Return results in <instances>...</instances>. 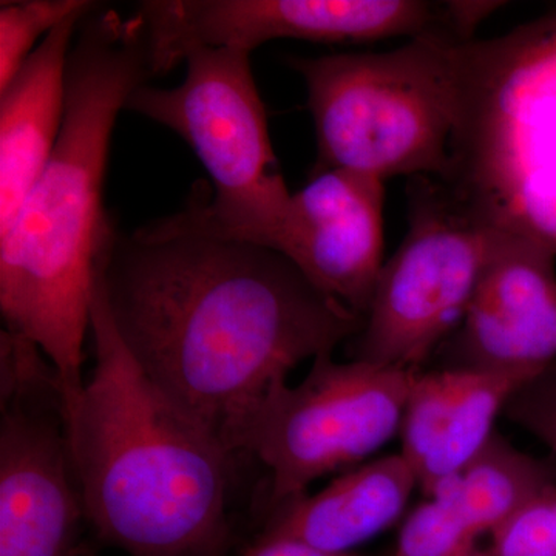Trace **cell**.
Returning <instances> with one entry per match:
<instances>
[{
	"label": "cell",
	"instance_id": "6da1fadb",
	"mask_svg": "<svg viewBox=\"0 0 556 556\" xmlns=\"http://www.w3.org/2000/svg\"><path fill=\"white\" fill-rule=\"evenodd\" d=\"M98 266L139 368L229 455L273 386L365 324L287 255L211 232L186 208L131 233L112 223Z\"/></svg>",
	"mask_w": 556,
	"mask_h": 556
},
{
	"label": "cell",
	"instance_id": "7a4b0ae2",
	"mask_svg": "<svg viewBox=\"0 0 556 556\" xmlns=\"http://www.w3.org/2000/svg\"><path fill=\"white\" fill-rule=\"evenodd\" d=\"M153 78L138 14L98 9L76 33L56 148L0 237V311L60 376L65 413L83 394L94 266L112 219L102 207L110 138L131 93Z\"/></svg>",
	"mask_w": 556,
	"mask_h": 556
},
{
	"label": "cell",
	"instance_id": "3957f363",
	"mask_svg": "<svg viewBox=\"0 0 556 556\" xmlns=\"http://www.w3.org/2000/svg\"><path fill=\"white\" fill-rule=\"evenodd\" d=\"M94 368L67 416L87 518L130 556H223L230 455L150 382L113 324L100 266Z\"/></svg>",
	"mask_w": 556,
	"mask_h": 556
},
{
	"label": "cell",
	"instance_id": "277c9868",
	"mask_svg": "<svg viewBox=\"0 0 556 556\" xmlns=\"http://www.w3.org/2000/svg\"><path fill=\"white\" fill-rule=\"evenodd\" d=\"M484 60L470 39L441 35L380 53L289 58L308 91L316 172L457 179L481 105Z\"/></svg>",
	"mask_w": 556,
	"mask_h": 556
},
{
	"label": "cell",
	"instance_id": "5b68a950",
	"mask_svg": "<svg viewBox=\"0 0 556 556\" xmlns=\"http://www.w3.org/2000/svg\"><path fill=\"white\" fill-rule=\"evenodd\" d=\"M181 62L186 78L179 86L144 84L124 110L175 131L199 156L214 197L192 201L186 211L203 228L276 249L292 193L270 142L251 53L236 47H192Z\"/></svg>",
	"mask_w": 556,
	"mask_h": 556
},
{
	"label": "cell",
	"instance_id": "8992f818",
	"mask_svg": "<svg viewBox=\"0 0 556 556\" xmlns=\"http://www.w3.org/2000/svg\"><path fill=\"white\" fill-rule=\"evenodd\" d=\"M409 229L380 273L357 361L417 369L463 324L504 214L466 186L413 178Z\"/></svg>",
	"mask_w": 556,
	"mask_h": 556
},
{
	"label": "cell",
	"instance_id": "52a82bcc",
	"mask_svg": "<svg viewBox=\"0 0 556 556\" xmlns=\"http://www.w3.org/2000/svg\"><path fill=\"white\" fill-rule=\"evenodd\" d=\"M417 369L314 358L306 378L281 380L248 416L232 452H248L273 475L270 506L305 495L317 479L356 466L401 431Z\"/></svg>",
	"mask_w": 556,
	"mask_h": 556
},
{
	"label": "cell",
	"instance_id": "ba28073f",
	"mask_svg": "<svg viewBox=\"0 0 556 556\" xmlns=\"http://www.w3.org/2000/svg\"><path fill=\"white\" fill-rule=\"evenodd\" d=\"M0 556H91L60 376L30 339L0 331Z\"/></svg>",
	"mask_w": 556,
	"mask_h": 556
},
{
	"label": "cell",
	"instance_id": "9c48e42d",
	"mask_svg": "<svg viewBox=\"0 0 556 556\" xmlns=\"http://www.w3.org/2000/svg\"><path fill=\"white\" fill-rule=\"evenodd\" d=\"M135 13L144 27L153 76L177 67L192 47H236L252 53L276 39H470L481 21L477 3L422 0H149Z\"/></svg>",
	"mask_w": 556,
	"mask_h": 556
},
{
	"label": "cell",
	"instance_id": "30bf717a",
	"mask_svg": "<svg viewBox=\"0 0 556 556\" xmlns=\"http://www.w3.org/2000/svg\"><path fill=\"white\" fill-rule=\"evenodd\" d=\"M455 368L541 372L556 362V251L504 214L457 331Z\"/></svg>",
	"mask_w": 556,
	"mask_h": 556
},
{
	"label": "cell",
	"instance_id": "8fae6325",
	"mask_svg": "<svg viewBox=\"0 0 556 556\" xmlns=\"http://www.w3.org/2000/svg\"><path fill=\"white\" fill-rule=\"evenodd\" d=\"M386 181L342 169L292 193L276 251L351 313L367 317L383 265Z\"/></svg>",
	"mask_w": 556,
	"mask_h": 556
},
{
	"label": "cell",
	"instance_id": "7c38bea8",
	"mask_svg": "<svg viewBox=\"0 0 556 556\" xmlns=\"http://www.w3.org/2000/svg\"><path fill=\"white\" fill-rule=\"evenodd\" d=\"M530 371L452 368L417 372L402 419V455L428 497L456 477L495 433L511 396Z\"/></svg>",
	"mask_w": 556,
	"mask_h": 556
},
{
	"label": "cell",
	"instance_id": "4fadbf2b",
	"mask_svg": "<svg viewBox=\"0 0 556 556\" xmlns=\"http://www.w3.org/2000/svg\"><path fill=\"white\" fill-rule=\"evenodd\" d=\"M87 16L70 17L40 40L0 90V237L13 225L56 148L65 115L70 53Z\"/></svg>",
	"mask_w": 556,
	"mask_h": 556
},
{
	"label": "cell",
	"instance_id": "5bb4252c",
	"mask_svg": "<svg viewBox=\"0 0 556 556\" xmlns=\"http://www.w3.org/2000/svg\"><path fill=\"white\" fill-rule=\"evenodd\" d=\"M419 485L402 453L353 468L316 495L274 507L262 536L291 538L311 546L351 552L396 525Z\"/></svg>",
	"mask_w": 556,
	"mask_h": 556
},
{
	"label": "cell",
	"instance_id": "9a60e30c",
	"mask_svg": "<svg viewBox=\"0 0 556 556\" xmlns=\"http://www.w3.org/2000/svg\"><path fill=\"white\" fill-rule=\"evenodd\" d=\"M555 482L554 468L519 452L495 431L481 453L430 497L444 500L478 535L490 538Z\"/></svg>",
	"mask_w": 556,
	"mask_h": 556
},
{
	"label": "cell",
	"instance_id": "2e32d148",
	"mask_svg": "<svg viewBox=\"0 0 556 556\" xmlns=\"http://www.w3.org/2000/svg\"><path fill=\"white\" fill-rule=\"evenodd\" d=\"M100 9L90 0H20L0 3V90L54 28L70 17L87 16Z\"/></svg>",
	"mask_w": 556,
	"mask_h": 556
},
{
	"label": "cell",
	"instance_id": "e0dca14e",
	"mask_svg": "<svg viewBox=\"0 0 556 556\" xmlns=\"http://www.w3.org/2000/svg\"><path fill=\"white\" fill-rule=\"evenodd\" d=\"M393 556H490V547L448 503L428 497L405 519Z\"/></svg>",
	"mask_w": 556,
	"mask_h": 556
},
{
	"label": "cell",
	"instance_id": "ac0fdd59",
	"mask_svg": "<svg viewBox=\"0 0 556 556\" xmlns=\"http://www.w3.org/2000/svg\"><path fill=\"white\" fill-rule=\"evenodd\" d=\"M490 556H556V482L490 536Z\"/></svg>",
	"mask_w": 556,
	"mask_h": 556
},
{
	"label": "cell",
	"instance_id": "d6986e66",
	"mask_svg": "<svg viewBox=\"0 0 556 556\" xmlns=\"http://www.w3.org/2000/svg\"><path fill=\"white\" fill-rule=\"evenodd\" d=\"M504 415L540 439L556 464V362L519 388L507 402Z\"/></svg>",
	"mask_w": 556,
	"mask_h": 556
},
{
	"label": "cell",
	"instance_id": "ffe728a7",
	"mask_svg": "<svg viewBox=\"0 0 556 556\" xmlns=\"http://www.w3.org/2000/svg\"><path fill=\"white\" fill-rule=\"evenodd\" d=\"M526 192V214L515 218L556 251V153L538 164Z\"/></svg>",
	"mask_w": 556,
	"mask_h": 556
},
{
	"label": "cell",
	"instance_id": "44dd1931",
	"mask_svg": "<svg viewBox=\"0 0 556 556\" xmlns=\"http://www.w3.org/2000/svg\"><path fill=\"white\" fill-rule=\"evenodd\" d=\"M244 556H357L353 552H334L311 546L291 538L260 536Z\"/></svg>",
	"mask_w": 556,
	"mask_h": 556
}]
</instances>
